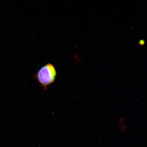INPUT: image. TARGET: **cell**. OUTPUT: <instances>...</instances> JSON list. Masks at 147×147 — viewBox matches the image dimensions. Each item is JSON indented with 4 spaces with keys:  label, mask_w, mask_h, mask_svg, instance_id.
<instances>
[{
    "label": "cell",
    "mask_w": 147,
    "mask_h": 147,
    "mask_svg": "<svg viewBox=\"0 0 147 147\" xmlns=\"http://www.w3.org/2000/svg\"><path fill=\"white\" fill-rule=\"evenodd\" d=\"M57 74V70L55 66L52 64L48 63L40 68L34 76L38 84L44 90L46 91L56 80Z\"/></svg>",
    "instance_id": "1"
},
{
    "label": "cell",
    "mask_w": 147,
    "mask_h": 147,
    "mask_svg": "<svg viewBox=\"0 0 147 147\" xmlns=\"http://www.w3.org/2000/svg\"><path fill=\"white\" fill-rule=\"evenodd\" d=\"M145 41L144 40H141L139 42V45L140 46H143L145 45Z\"/></svg>",
    "instance_id": "2"
}]
</instances>
